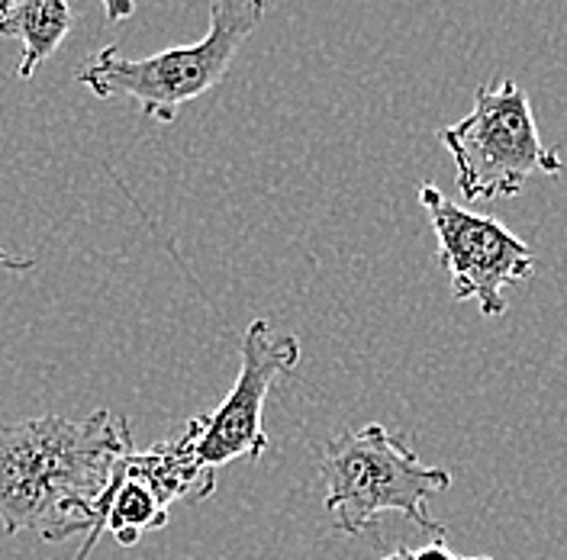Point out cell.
Wrapping results in <instances>:
<instances>
[{"mask_svg": "<svg viewBox=\"0 0 567 560\" xmlns=\"http://www.w3.org/2000/svg\"><path fill=\"white\" fill-rule=\"evenodd\" d=\"M133 452L130 422L113 413L87 419L39 416L0 425V526L69 541L97 522V502L123 455Z\"/></svg>", "mask_w": 567, "mask_h": 560, "instance_id": "1", "label": "cell"}, {"mask_svg": "<svg viewBox=\"0 0 567 560\" xmlns=\"http://www.w3.org/2000/svg\"><path fill=\"white\" fill-rule=\"evenodd\" d=\"M326 480V512L346 535H364L384 512H400L429 538H445V526L429 512V499L452 487L445 467H429L410 438L393 435L381 422L346 428L319 455Z\"/></svg>", "mask_w": 567, "mask_h": 560, "instance_id": "2", "label": "cell"}, {"mask_svg": "<svg viewBox=\"0 0 567 560\" xmlns=\"http://www.w3.org/2000/svg\"><path fill=\"white\" fill-rule=\"evenodd\" d=\"M268 0H210V27L194 45H172L148 59H130L120 45L94 52L78 81L101 101L130 97L145 116L175 123L177 110L213 91L265 20Z\"/></svg>", "mask_w": 567, "mask_h": 560, "instance_id": "3", "label": "cell"}, {"mask_svg": "<svg viewBox=\"0 0 567 560\" xmlns=\"http://www.w3.org/2000/svg\"><path fill=\"white\" fill-rule=\"evenodd\" d=\"M442 145L455 158V184L461 197L503 200L523 194L532 177H558L565 162L548 148L526 87L513 77L499 84H481L471 113L439 133Z\"/></svg>", "mask_w": 567, "mask_h": 560, "instance_id": "4", "label": "cell"}, {"mask_svg": "<svg viewBox=\"0 0 567 560\" xmlns=\"http://www.w3.org/2000/svg\"><path fill=\"white\" fill-rule=\"evenodd\" d=\"M420 204L429 212L452 297L477 303L484 319H499L506 313V287L535 274L532 248L494 216L458 207L435 184L420 187Z\"/></svg>", "mask_w": 567, "mask_h": 560, "instance_id": "5", "label": "cell"}, {"mask_svg": "<svg viewBox=\"0 0 567 560\" xmlns=\"http://www.w3.org/2000/svg\"><path fill=\"white\" fill-rule=\"evenodd\" d=\"M300 364V339L278 335L268 319H251L239 345V377L226 400L204 416H194V452L207 470L229 460H258L268 448L265 400L278 377Z\"/></svg>", "mask_w": 567, "mask_h": 560, "instance_id": "6", "label": "cell"}, {"mask_svg": "<svg viewBox=\"0 0 567 560\" xmlns=\"http://www.w3.org/2000/svg\"><path fill=\"white\" fill-rule=\"evenodd\" d=\"M74 13L69 0H0V35L23 45L17 74L30 81L69 39Z\"/></svg>", "mask_w": 567, "mask_h": 560, "instance_id": "7", "label": "cell"}, {"mask_svg": "<svg viewBox=\"0 0 567 560\" xmlns=\"http://www.w3.org/2000/svg\"><path fill=\"white\" fill-rule=\"evenodd\" d=\"M413 560H461L442 538H432L423 548H413Z\"/></svg>", "mask_w": 567, "mask_h": 560, "instance_id": "8", "label": "cell"}, {"mask_svg": "<svg viewBox=\"0 0 567 560\" xmlns=\"http://www.w3.org/2000/svg\"><path fill=\"white\" fill-rule=\"evenodd\" d=\"M106 10V20L110 23H120V20H130L136 13V0H101Z\"/></svg>", "mask_w": 567, "mask_h": 560, "instance_id": "9", "label": "cell"}, {"mask_svg": "<svg viewBox=\"0 0 567 560\" xmlns=\"http://www.w3.org/2000/svg\"><path fill=\"white\" fill-rule=\"evenodd\" d=\"M30 268H35L33 258H20V255H10L7 248H0V271H30Z\"/></svg>", "mask_w": 567, "mask_h": 560, "instance_id": "10", "label": "cell"}, {"mask_svg": "<svg viewBox=\"0 0 567 560\" xmlns=\"http://www.w3.org/2000/svg\"><path fill=\"white\" fill-rule=\"evenodd\" d=\"M393 560H413V548H396Z\"/></svg>", "mask_w": 567, "mask_h": 560, "instance_id": "11", "label": "cell"}, {"mask_svg": "<svg viewBox=\"0 0 567 560\" xmlns=\"http://www.w3.org/2000/svg\"><path fill=\"white\" fill-rule=\"evenodd\" d=\"M461 560H494V558H487V554H474V558H461Z\"/></svg>", "mask_w": 567, "mask_h": 560, "instance_id": "12", "label": "cell"}]
</instances>
